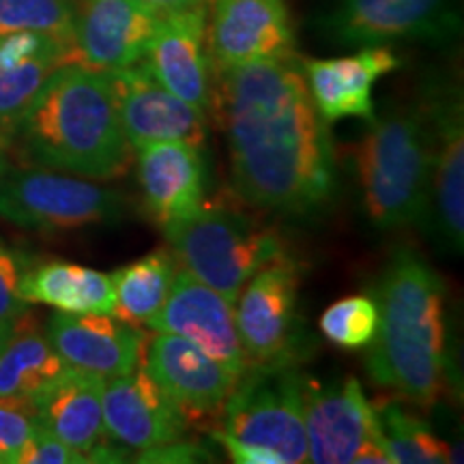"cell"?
<instances>
[{"label": "cell", "instance_id": "36", "mask_svg": "<svg viewBox=\"0 0 464 464\" xmlns=\"http://www.w3.org/2000/svg\"><path fill=\"white\" fill-rule=\"evenodd\" d=\"M15 321H17V318H15ZM15 321H0V351H3L5 342L9 340V335L14 334Z\"/></svg>", "mask_w": 464, "mask_h": 464}, {"label": "cell", "instance_id": "2", "mask_svg": "<svg viewBox=\"0 0 464 464\" xmlns=\"http://www.w3.org/2000/svg\"><path fill=\"white\" fill-rule=\"evenodd\" d=\"M0 125L9 150L37 168L92 181H112L130 170L133 149L106 72L61 65L22 112Z\"/></svg>", "mask_w": 464, "mask_h": 464}, {"label": "cell", "instance_id": "22", "mask_svg": "<svg viewBox=\"0 0 464 464\" xmlns=\"http://www.w3.org/2000/svg\"><path fill=\"white\" fill-rule=\"evenodd\" d=\"M103 376L67 368L31 396L39 426L89 456L110 440L103 426Z\"/></svg>", "mask_w": 464, "mask_h": 464}, {"label": "cell", "instance_id": "10", "mask_svg": "<svg viewBox=\"0 0 464 464\" xmlns=\"http://www.w3.org/2000/svg\"><path fill=\"white\" fill-rule=\"evenodd\" d=\"M454 0H338L321 28L342 48L411 39H445L456 31Z\"/></svg>", "mask_w": 464, "mask_h": 464}, {"label": "cell", "instance_id": "26", "mask_svg": "<svg viewBox=\"0 0 464 464\" xmlns=\"http://www.w3.org/2000/svg\"><path fill=\"white\" fill-rule=\"evenodd\" d=\"M381 432L393 464H437L450 462L448 445L415 415L398 404H382L376 409Z\"/></svg>", "mask_w": 464, "mask_h": 464}, {"label": "cell", "instance_id": "13", "mask_svg": "<svg viewBox=\"0 0 464 464\" xmlns=\"http://www.w3.org/2000/svg\"><path fill=\"white\" fill-rule=\"evenodd\" d=\"M430 140V207L437 228L454 252L464 243V110L454 86L439 84L421 102Z\"/></svg>", "mask_w": 464, "mask_h": 464}, {"label": "cell", "instance_id": "35", "mask_svg": "<svg viewBox=\"0 0 464 464\" xmlns=\"http://www.w3.org/2000/svg\"><path fill=\"white\" fill-rule=\"evenodd\" d=\"M7 172H9V144H7V136H5L3 125H0V181H3V177Z\"/></svg>", "mask_w": 464, "mask_h": 464}, {"label": "cell", "instance_id": "30", "mask_svg": "<svg viewBox=\"0 0 464 464\" xmlns=\"http://www.w3.org/2000/svg\"><path fill=\"white\" fill-rule=\"evenodd\" d=\"M39 421L31 398H0V464H15Z\"/></svg>", "mask_w": 464, "mask_h": 464}, {"label": "cell", "instance_id": "15", "mask_svg": "<svg viewBox=\"0 0 464 464\" xmlns=\"http://www.w3.org/2000/svg\"><path fill=\"white\" fill-rule=\"evenodd\" d=\"M160 17L140 0H82L75 7L72 63L106 73L136 65L147 56Z\"/></svg>", "mask_w": 464, "mask_h": 464}, {"label": "cell", "instance_id": "9", "mask_svg": "<svg viewBox=\"0 0 464 464\" xmlns=\"http://www.w3.org/2000/svg\"><path fill=\"white\" fill-rule=\"evenodd\" d=\"M299 265L286 254L249 277L237 297V332L247 363L297 362Z\"/></svg>", "mask_w": 464, "mask_h": 464}, {"label": "cell", "instance_id": "6", "mask_svg": "<svg viewBox=\"0 0 464 464\" xmlns=\"http://www.w3.org/2000/svg\"><path fill=\"white\" fill-rule=\"evenodd\" d=\"M304 385L297 362L247 363L226 398L219 430L274 451L284 464L307 462Z\"/></svg>", "mask_w": 464, "mask_h": 464}, {"label": "cell", "instance_id": "27", "mask_svg": "<svg viewBox=\"0 0 464 464\" xmlns=\"http://www.w3.org/2000/svg\"><path fill=\"white\" fill-rule=\"evenodd\" d=\"M73 0H0V34L42 33L73 45Z\"/></svg>", "mask_w": 464, "mask_h": 464}, {"label": "cell", "instance_id": "28", "mask_svg": "<svg viewBox=\"0 0 464 464\" xmlns=\"http://www.w3.org/2000/svg\"><path fill=\"white\" fill-rule=\"evenodd\" d=\"M318 329L323 338L332 344L359 351L374 340L379 329V305L368 295H351L335 301L318 318Z\"/></svg>", "mask_w": 464, "mask_h": 464}, {"label": "cell", "instance_id": "17", "mask_svg": "<svg viewBox=\"0 0 464 464\" xmlns=\"http://www.w3.org/2000/svg\"><path fill=\"white\" fill-rule=\"evenodd\" d=\"M207 20V5L164 14L144 56V63L161 86L205 114L213 110L216 97Z\"/></svg>", "mask_w": 464, "mask_h": 464}, {"label": "cell", "instance_id": "11", "mask_svg": "<svg viewBox=\"0 0 464 464\" xmlns=\"http://www.w3.org/2000/svg\"><path fill=\"white\" fill-rule=\"evenodd\" d=\"M125 138L133 150L153 142H185L202 149L208 136L207 114L189 106L150 73L147 63L110 73Z\"/></svg>", "mask_w": 464, "mask_h": 464}, {"label": "cell", "instance_id": "33", "mask_svg": "<svg viewBox=\"0 0 464 464\" xmlns=\"http://www.w3.org/2000/svg\"><path fill=\"white\" fill-rule=\"evenodd\" d=\"M211 439L230 456V460L239 464H284L282 458L274 454V451L243 443V440L230 437V434L224 430H213Z\"/></svg>", "mask_w": 464, "mask_h": 464}, {"label": "cell", "instance_id": "29", "mask_svg": "<svg viewBox=\"0 0 464 464\" xmlns=\"http://www.w3.org/2000/svg\"><path fill=\"white\" fill-rule=\"evenodd\" d=\"M61 65H65L61 56H39L22 65L0 69V121L22 112L48 75Z\"/></svg>", "mask_w": 464, "mask_h": 464}, {"label": "cell", "instance_id": "24", "mask_svg": "<svg viewBox=\"0 0 464 464\" xmlns=\"http://www.w3.org/2000/svg\"><path fill=\"white\" fill-rule=\"evenodd\" d=\"M67 368L48 334H44L31 312H24L0 351V398H31Z\"/></svg>", "mask_w": 464, "mask_h": 464}, {"label": "cell", "instance_id": "14", "mask_svg": "<svg viewBox=\"0 0 464 464\" xmlns=\"http://www.w3.org/2000/svg\"><path fill=\"white\" fill-rule=\"evenodd\" d=\"M140 363L188 426L222 415L226 398L237 382L216 359L174 334L147 338Z\"/></svg>", "mask_w": 464, "mask_h": 464}, {"label": "cell", "instance_id": "8", "mask_svg": "<svg viewBox=\"0 0 464 464\" xmlns=\"http://www.w3.org/2000/svg\"><path fill=\"white\" fill-rule=\"evenodd\" d=\"M307 462L385 464L392 462L379 415L355 376L321 385H304Z\"/></svg>", "mask_w": 464, "mask_h": 464}, {"label": "cell", "instance_id": "25", "mask_svg": "<svg viewBox=\"0 0 464 464\" xmlns=\"http://www.w3.org/2000/svg\"><path fill=\"white\" fill-rule=\"evenodd\" d=\"M179 260L170 249H155L110 276L114 288L112 314L119 321L149 327L170 295Z\"/></svg>", "mask_w": 464, "mask_h": 464}, {"label": "cell", "instance_id": "31", "mask_svg": "<svg viewBox=\"0 0 464 464\" xmlns=\"http://www.w3.org/2000/svg\"><path fill=\"white\" fill-rule=\"evenodd\" d=\"M91 462L89 456L73 450L72 445L63 443L54 434L37 426L33 437L22 448L15 464H84Z\"/></svg>", "mask_w": 464, "mask_h": 464}, {"label": "cell", "instance_id": "5", "mask_svg": "<svg viewBox=\"0 0 464 464\" xmlns=\"http://www.w3.org/2000/svg\"><path fill=\"white\" fill-rule=\"evenodd\" d=\"M166 239L183 269L230 305L249 277L284 254L274 232L226 207H202Z\"/></svg>", "mask_w": 464, "mask_h": 464}, {"label": "cell", "instance_id": "12", "mask_svg": "<svg viewBox=\"0 0 464 464\" xmlns=\"http://www.w3.org/2000/svg\"><path fill=\"white\" fill-rule=\"evenodd\" d=\"M213 73L295 54V24L286 0H213L207 20Z\"/></svg>", "mask_w": 464, "mask_h": 464}, {"label": "cell", "instance_id": "23", "mask_svg": "<svg viewBox=\"0 0 464 464\" xmlns=\"http://www.w3.org/2000/svg\"><path fill=\"white\" fill-rule=\"evenodd\" d=\"M20 297L69 314H112L114 288L108 274L89 266L50 260L20 277Z\"/></svg>", "mask_w": 464, "mask_h": 464}, {"label": "cell", "instance_id": "20", "mask_svg": "<svg viewBox=\"0 0 464 464\" xmlns=\"http://www.w3.org/2000/svg\"><path fill=\"white\" fill-rule=\"evenodd\" d=\"M45 334L69 368L100 374L103 379L136 370L147 344L140 327L108 314L56 312L50 316Z\"/></svg>", "mask_w": 464, "mask_h": 464}, {"label": "cell", "instance_id": "4", "mask_svg": "<svg viewBox=\"0 0 464 464\" xmlns=\"http://www.w3.org/2000/svg\"><path fill=\"white\" fill-rule=\"evenodd\" d=\"M355 144L363 207L381 230L406 228L430 213V140L421 108L372 116Z\"/></svg>", "mask_w": 464, "mask_h": 464}, {"label": "cell", "instance_id": "7", "mask_svg": "<svg viewBox=\"0 0 464 464\" xmlns=\"http://www.w3.org/2000/svg\"><path fill=\"white\" fill-rule=\"evenodd\" d=\"M121 208L116 189L48 168H17L0 181V218L20 228L78 230L119 218Z\"/></svg>", "mask_w": 464, "mask_h": 464}, {"label": "cell", "instance_id": "32", "mask_svg": "<svg viewBox=\"0 0 464 464\" xmlns=\"http://www.w3.org/2000/svg\"><path fill=\"white\" fill-rule=\"evenodd\" d=\"M24 269V260L0 243V321H15L28 312V304L20 297V277Z\"/></svg>", "mask_w": 464, "mask_h": 464}, {"label": "cell", "instance_id": "19", "mask_svg": "<svg viewBox=\"0 0 464 464\" xmlns=\"http://www.w3.org/2000/svg\"><path fill=\"white\" fill-rule=\"evenodd\" d=\"M136 153L144 207L168 237L205 207L207 164L200 149L185 142H153Z\"/></svg>", "mask_w": 464, "mask_h": 464}, {"label": "cell", "instance_id": "21", "mask_svg": "<svg viewBox=\"0 0 464 464\" xmlns=\"http://www.w3.org/2000/svg\"><path fill=\"white\" fill-rule=\"evenodd\" d=\"M400 65V56L387 45H368L359 48L357 54L342 58L301 61L307 91L324 123L342 119H372L374 84L382 75L396 72Z\"/></svg>", "mask_w": 464, "mask_h": 464}, {"label": "cell", "instance_id": "1", "mask_svg": "<svg viewBox=\"0 0 464 464\" xmlns=\"http://www.w3.org/2000/svg\"><path fill=\"white\" fill-rule=\"evenodd\" d=\"M213 108L228 138L237 196L286 218L318 213L335 191L329 123L312 102L297 54L218 72Z\"/></svg>", "mask_w": 464, "mask_h": 464}, {"label": "cell", "instance_id": "34", "mask_svg": "<svg viewBox=\"0 0 464 464\" xmlns=\"http://www.w3.org/2000/svg\"><path fill=\"white\" fill-rule=\"evenodd\" d=\"M140 3L147 5L149 9L158 11L160 15H164V14H170V11L196 7V5H207L208 0H140Z\"/></svg>", "mask_w": 464, "mask_h": 464}, {"label": "cell", "instance_id": "16", "mask_svg": "<svg viewBox=\"0 0 464 464\" xmlns=\"http://www.w3.org/2000/svg\"><path fill=\"white\" fill-rule=\"evenodd\" d=\"M149 327L189 340L216 359L235 381L246 372L247 359L237 332L235 305L185 269L177 271L170 295Z\"/></svg>", "mask_w": 464, "mask_h": 464}, {"label": "cell", "instance_id": "3", "mask_svg": "<svg viewBox=\"0 0 464 464\" xmlns=\"http://www.w3.org/2000/svg\"><path fill=\"white\" fill-rule=\"evenodd\" d=\"M445 284L415 249L398 247L376 284L379 329L365 368L382 390L430 409L448 385Z\"/></svg>", "mask_w": 464, "mask_h": 464}, {"label": "cell", "instance_id": "18", "mask_svg": "<svg viewBox=\"0 0 464 464\" xmlns=\"http://www.w3.org/2000/svg\"><path fill=\"white\" fill-rule=\"evenodd\" d=\"M103 426L127 450H153L188 437V421L140 363L103 387Z\"/></svg>", "mask_w": 464, "mask_h": 464}]
</instances>
